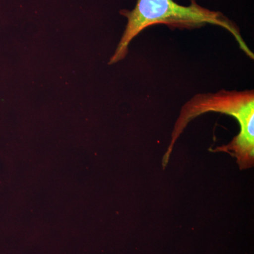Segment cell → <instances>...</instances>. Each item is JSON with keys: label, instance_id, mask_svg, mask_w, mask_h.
Returning a JSON list of instances; mask_svg holds the SVG:
<instances>
[{"label": "cell", "instance_id": "obj_1", "mask_svg": "<svg viewBox=\"0 0 254 254\" xmlns=\"http://www.w3.org/2000/svg\"><path fill=\"white\" fill-rule=\"evenodd\" d=\"M120 14L127 18V24L109 64L123 60L132 40L145 28L157 24L177 28H200L207 24L220 26L231 33L247 56L252 60L254 58L235 23L220 11L197 4L195 0H190V6L177 4L174 0H137L134 9L122 10Z\"/></svg>", "mask_w": 254, "mask_h": 254}, {"label": "cell", "instance_id": "obj_2", "mask_svg": "<svg viewBox=\"0 0 254 254\" xmlns=\"http://www.w3.org/2000/svg\"><path fill=\"white\" fill-rule=\"evenodd\" d=\"M210 112L231 115L240 126V133L229 144L218 147L215 151L224 152L235 157L240 170L254 166V92L225 90L195 95L184 105L174 127L170 145L164 156L163 165L168 164L174 145L188 123L202 114Z\"/></svg>", "mask_w": 254, "mask_h": 254}]
</instances>
